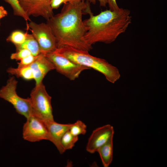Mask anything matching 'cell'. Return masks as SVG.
<instances>
[{
    "label": "cell",
    "instance_id": "cell-21",
    "mask_svg": "<svg viewBox=\"0 0 167 167\" xmlns=\"http://www.w3.org/2000/svg\"><path fill=\"white\" fill-rule=\"evenodd\" d=\"M38 56H35L32 54H30L24 58L18 63V67H20L29 66L35 61Z\"/></svg>",
    "mask_w": 167,
    "mask_h": 167
},
{
    "label": "cell",
    "instance_id": "cell-19",
    "mask_svg": "<svg viewBox=\"0 0 167 167\" xmlns=\"http://www.w3.org/2000/svg\"><path fill=\"white\" fill-rule=\"evenodd\" d=\"M69 131L72 135L76 136L84 135L87 131V126L81 121L78 120L72 124Z\"/></svg>",
    "mask_w": 167,
    "mask_h": 167
},
{
    "label": "cell",
    "instance_id": "cell-23",
    "mask_svg": "<svg viewBox=\"0 0 167 167\" xmlns=\"http://www.w3.org/2000/svg\"><path fill=\"white\" fill-rule=\"evenodd\" d=\"M63 3L62 0H51L50 6L53 9L58 8Z\"/></svg>",
    "mask_w": 167,
    "mask_h": 167
},
{
    "label": "cell",
    "instance_id": "cell-20",
    "mask_svg": "<svg viewBox=\"0 0 167 167\" xmlns=\"http://www.w3.org/2000/svg\"><path fill=\"white\" fill-rule=\"evenodd\" d=\"M30 54H32L28 50L26 49H22L11 54L10 58L11 59L20 60Z\"/></svg>",
    "mask_w": 167,
    "mask_h": 167
},
{
    "label": "cell",
    "instance_id": "cell-16",
    "mask_svg": "<svg viewBox=\"0 0 167 167\" xmlns=\"http://www.w3.org/2000/svg\"><path fill=\"white\" fill-rule=\"evenodd\" d=\"M78 139V136L72 135L69 130L64 134L61 139L62 145L65 151L71 149L74 146Z\"/></svg>",
    "mask_w": 167,
    "mask_h": 167
},
{
    "label": "cell",
    "instance_id": "cell-6",
    "mask_svg": "<svg viewBox=\"0 0 167 167\" xmlns=\"http://www.w3.org/2000/svg\"><path fill=\"white\" fill-rule=\"evenodd\" d=\"M27 27L38 42L41 54L46 55L57 48L56 37L48 24H37L31 21Z\"/></svg>",
    "mask_w": 167,
    "mask_h": 167
},
{
    "label": "cell",
    "instance_id": "cell-24",
    "mask_svg": "<svg viewBox=\"0 0 167 167\" xmlns=\"http://www.w3.org/2000/svg\"><path fill=\"white\" fill-rule=\"evenodd\" d=\"M89 1L93 4H95L96 1L99 2L100 6L105 7L107 4V0H88Z\"/></svg>",
    "mask_w": 167,
    "mask_h": 167
},
{
    "label": "cell",
    "instance_id": "cell-25",
    "mask_svg": "<svg viewBox=\"0 0 167 167\" xmlns=\"http://www.w3.org/2000/svg\"><path fill=\"white\" fill-rule=\"evenodd\" d=\"M7 12L2 6H0V19L7 15Z\"/></svg>",
    "mask_w": 167,
    "mask_h": 167
},
{
    "label": "cell",
    "instance_id": "cell-28",
    "mask_svg": "<svg viewBox=\"0 0 167 167\" xmlns=\"http://www.w3.org/2000/svg\"></svg>",
    "mask_w": 167,
    "mask_h": 167
},
{
    "label": "cell",
    "instance_id": "cell-11",
    "mask_svg": "<svg viewBox=\"0 0 167 167\" xmlns=\"http://www.w3.org/2000/svg\"><path fill=\"white\" fill-rule=\"evenodd\" d=\"M49 135V140L56 146L60 154L65 151L61 143V139L64 134L69 130L72 124H62L53 121L45 122Z\"/></svg>",
    "mask_w": 167,
    "mask_h": 167
},
{
    "label": "cell",
    "instance_id": "cell-9",
    "mask_svg": "<svg viewBox=\"0 0 167 167\" xmlns=\"http://www.w3.org/2000/svg\"><path fill=\"white\" fill-rule=\"evenodd\" d=\"M19 4L28 16H41L47 20L54 15L50 4L51 0H18Z\"/></svg>",
    "mask_w": 167,
    "mask_h": 167
},
{
    "label": "cell",
    "instance_id": "cell-13",
    "mask_svg": "<svg viewBox=\"0 0 167 167\" xmlns=\"http://www.w3.org/2000/svg\"><path fill=\"white\" fill-rule=\"evenodd\" d=\"M103 165L108 167L111 163L113 156V138L100 147L97 150Z\"/></svg>",
    "mask_w": 167,
    "mask_h": 167
},
{
    "label": "cell",
    "instance_id": "cell-2",
    "mask_svg": "<svg viewBox=\"0 0 167 167\" xmlns=\"http://www.w3.org/2000/svg\"><path fill=\"white\" fill-rule=\"evenodd\" d=\"M86 13L90 16L83 21L86 30L84 39L91 46L98 42H114L126 31L132 21L130 11L122 8L116 11L106 10L95 15L89 7Z\"/></svg>",
    "mask_w": 167,
    "mask_h": 167
},
{
    "label": "cell",
    "instance_id": "cell-27",
    "mask_svg": "<svg viewBox=\"0 0 167 167\" xmlns=\"http://www.w3.org/2000/svg\"><path fill=\"white\" fill-rule=\"evenodd\" d=\"M63 2V3L64 4H65L66 3L68 2H70L71 0H62Z\"/></svg>",
    "mask_w": 167,
    "mask_h": 167
},
{
    "label": "cell",
    "instance_id": "cell-12",
    "mask_svg": "<svg viewBox=\"0 0 167 167\" xmlns=\"http://www.w3.org/2000/svg\"><path fill=\"white\" fill-rule=\"evenodd\" d=\"M32 69L34 76L36 85L41 83L49 71L55 69L52 62L45 55L41 54L29 66Z\"/></svg>",
    "mask_w": 167,
    "mask_h": 167
},
{
    "label": "cell",
    "instance_id": "cell-14",
    "mask_svg": "<svg viewBox=\"0 0 167 167\" xmlns=\"http://www.w3.org/2000/svg\"><path fill=\"white\" fill-rule=\"evenodd\" d=\"M15 46L16 51L22 49H27L35 56L41 54L38 43L32 34L27 33L24 42L21 45Z\"/></svg>",
    "mask_w": 167,
    "mask_h": 167
},
{
    "label": "cell",
    "instance_id": "cell-15",
    "mask_svg": "<svg viewBox=\"0 0 167 167\" xmlns=\"http://www.w3.org/2000/svg\"><path fill=\"white\" fill-rule=\"evenodd\" d=\"M7 71L11 74L26 80L34 79L33 71L29 66L16 68L10 67L8 69Z\"/></svg>",
    "mask_w": 167,
    "mask_h": 167
},
{
    "label": "cell",
    "instance_id": "cell-3",
    "mask_svg": "<svg viewBox=\"0 0 167 167\" xmlns=\"http://www.w3.org/2000/svg\"><path fill=\"white\" fill-rule=\"evenodd\" d=\"M74 63L94 69L103 74L109 82L114 83L120 77L118 69L105 60L90 55L88 51L65 46L57 48L54 52Z\"/></svg>",
    "mask_w": 167,
    "mask_h": 167
},
{
    "label": "cell",
    "instance_id": "cell-4",
    "mask_svg": "<svg viewBox=\"0 0 167 167\" xmlns=\"http://www.w3.org/2000/svg\"><path fill=\"white\" fill-rule=\"evenodd\" d=\"M32 113L44 122L54 120L51 104V97L42 82L32 91L29 98Z\"/></svg>",
    "mask_w": 167,
    "mask_h": 167
},
{
    "label": "cell",
    "instance_id": "cell-5",
    "mask_svg": "<svg viewBox=\"0 0 167 167\" xmlns=\"http://www.w3.org/2000/svg\"><path fill=\"white\" fill-rule=\"evenodd\" d=\"M18 81L14 77H11L6 86L0 89V97L12 105L16 111L26 118L32 114L29 98H23L19 96L16 92Z\"/></svg>",
    "mask_w": 167,
    "mask_h": 167
},
{
    "label": "cell",
    "instance_id": "cell-17",
    "mask_svg": "<svg viewBox=\"0 0 167 167\" xmlns=\"http://www.w3.org/2000/svg\"><path fill=\"white\" fill-rule=\"evenodd\" d=\"M27 34V32L25 33L22 31H14L10 34L6 40L8 42L13 43L15 45H21L25 41Z\"/></svg>",
    "mask_w": 167,
    "mask_h": 167
},
{
    "label": "cell",
    "instance_id": "cell-8",
    "mask_svg": "<svg viewBox=\"0 0 167 167\" xmlns=\"http://www.w3.org/2000/svg\"><path fill=\"white\" fill-rule=\"evenodd\" d=\"M52 62L55 69L70 80H73L78 78L84 71L89 69L73 62L68 58L54 52L45 55Z\"/></svg>",
    "mask_w": 167,
    "mask_h": 167
},
{
    "label": "cell",
    "instance_id": "cell-7",
    "mask_svg": "<svg viewBox=\"0 0 167 167\" xmlns=\"http://www.w3.org/2000/svg\"><path fill=\"white\" fill-rule=\"evenodd\" d=\"M26 119L23 128L24 140L32 142L43 140H49V133L44 121L33 113Z\"/></svg>",
    "mask_w": 167,
    "mask_h": 167
},
{
    "label": "cell",
    "instance_id": "cell-22",
    "mask_svg": "<svg viewBox=\"0 0 167 167\" xmlns=\"http://www.w3.org/2000/svg\"><path fill=\"white\" fill-rule=\"evenodd\" d=\"M109 10L113 11L118 10L120 8L116 2V0H107Z\"/></svg>",
    "mask_w": 167,
    "mask_h": 167
},
{
    "label": "cell",
    "instance_id": "cell-10",
    "mask_svg": "<svg viewBox=\"0 0 167 167\" xmlns=\"http://www.w3.org/2000/svg\"><path fill=\"white\" fill-rule=\"evenodd\" d=\"M114 131L113 126L107 124L94 130L89 137L86 149L91 153L97 152L98 149L113 138Z\"/></svg>",
    "mask_w": 167,
    "mask_h": 167
},
{
    "label": "cell",
    "instance_id": "cell-26",
    "mask_svg": "<svg viewBox=\"0 0 167 167\" xmlns=\"http://www.w3.org/2000/svg\"><path fill=\"white\" fill-rule=\"evenodd\" d=\"M84 0H71L70 2L71 3H76Z\"/></svg>",
    "mask_w": 167,
    "mask_h": 167
},
{
    "label": "cell",
    "instance_id": "cell-1",
    "mask_svg": "<svg viewBox=\"0 0 167 167\" xmlns=\"http://www.w3.org/2000/svg\"><path fill=\"white\" fill-rule=\"evenodd\" d=\"M89 5L84 0L64 4L60 13L47 20L56 37L57 48L68 46L89 51L92 46L84 39L86 28L82 15Z\"/></svg>",
    "mask_w": 167,
    "mask_h": 167
},
{
    "label": "cell",
    "instance_id": "cell-18",
    "mask_svg": "<svg viewBox=\"0 0 167 167\" xmlns=\"http://www.w3.org/2000/svg\"><path fill=\"white\" fill-rule=\"evenodd\" d=\"M11 7L15 15L22 17L26 21H31L29 17L20 6L18 0H3Z\"/></svg>",
    "mask_w": 167,
    "mask_h": 167
}]
</instances>
